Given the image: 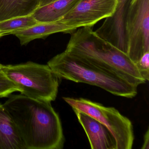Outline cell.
<instances>
[{
	"mask_svg": "<svg viewBox=\"0 0 149 149\" xmlns=\"http://www.w3.org/2000/svg\"><path fill=\"white\" fill-rule=\"evenodd\" d=\"M56 1L57 0H40L39 8L47 6Z\"/></svg>",
	"mask_w": 149,
	"mask_h": 149,
	"instance_id": "obj_18",
	"label": "cell"
},
{
	"mask_svg": "<svg viewBox=\"0 0 149 149\" xmlns=\"http://www.w3.org/2000/svg\"><path fill=\"white\" fill-rule=\"evenodd\" d=\"M16 91H18V89L15 85L4 73H0V97H8Z\"/></svg>",
	"mask_w": 149,
	"mask_h": 149,
	"instance_id": "obj_15",
	"label": "cell"
},
{
	"mask_svg": "<svg viewBox=\"0 0 149 149\" xmlns=\"http://www.w3.org/2000/svg\"><path fill=\"white\" fill-rule=\"evenodd\" d=\"M3 65L0 63V73H3L2 72V68H3Z\"/></svg>",
	"mask_w": 149,
	"mask_h": 149,
	"instance_id": "obj_19",
	"label": "cell"
},
{
	"mask_svg": "<svg viewBox=\"0 0 149 149\" xmlns=\"http://www.w3.org/2000/svg\"><path fill=\"white\" fill-rule=\"evenodd\" d=\"M72 109L93 117L104 125L116 139V149H131L134 142L133 126L130 120L116 109L107 107L84 98L63 97Z\"/></svg>",
	"mask_w": 149,
	"mask_h": 149,
	"instance_id": "obj_5",
	"label": "cell"
},
{
	"mask_svg": "<svg viewBox=\"0 0 149 149\" xmlns=\"http://www.w3.org/2000/svg\"><path fill=\"white\" fill-rule=\"evenodd\" d=\"M136 64L143 78L146 81H149V52L144 54Z\"/></svg>",
	"mask_w": 149,
	"mask_h": 149,
	"instance_id": "obj_16",
	"label": "cell"
},
{
	"mask_svg": "<svg viewBox=\"0 0 149 149\" xmlns=\"http://www.w3.org/2000/svg\"><path fill=\"white\" fill-rule=\"evenodd\" d=\"M142 149H149V130L147 129L144 136L143 144L141 147Z\"/></svg>",
	"mask_w": 149,
	"mask_h": 149,
	"instance_id": "obj_17",
	"label": "cell"
},
{
	"mask_svg": "<svg viewBox=\"0 0 149 149\" xmlns=\"http://www.w3.org/2000/svg\"><path fill=\"white\" fill-rule=\"evenodd\" d=\"M3 104L19 131L25 149H62L65 138L50 102L11 94Z\"/></svg>",
	"mask_w": 149,
	"mask_h": 149,
	"instance_id": "obj_1",
	"label": "cell"
},
{
	"mask_svg": "<svg viewBox=\"0 0 149 149\" xmlns=\"http://www.w3.org/2000/svg\"><path fill=\"white\" fill-rule=\"evenodd\" d=\"M2 72L22 95L50 102L56 99L61 79L47 64L29 61L3 65Z\"/></svg>",
	"mask_w": 149,
	"mask_h": 149,
	"instance_id": "obj_4",
	"label": "cell"
},
{
	"mask_svg": "<svg viewBox=\"0 0 149 149\" xmlns=\"http://www.w3.org/2000/svg\"><path fill=\"white\" fill-rule=\"evenodd\" d=\"M77 29L64 25L59 21L48 23H40L27 29L13 33L19 40L22 46L26 45L36 39H45L56 33H72Z\"/></svg>",
	"mask_w": 149,
	"mask_h": 149,
	"instance_id": "obj_10",
	"label": "cell"
},
{
	"mask_svg": "<svg viewBox=\"0 0 149 149\" xmlns=\"http://www.w3.org/2000/svg\"><path fill=\"white\" fill-rule=\"evenodd\" d=\"M117 0H80L59 22L77 29L91 27L99 21L112 16Z\"/></svg>",
	"mask_w": 149,
	"mask_h": 149,
	"instance_id": "obj_7",
	"label": "cell"
},
{
	"mask_svg": "<svg viewBox=\"0 0 149 149\" xmlns=\"http://www.w3.org/2000/svg\"><path fill=\"white\" fill-rule=\"evenodd\" d=\"M33 14L0 21V32L4 36L31 27L38 23Z\"/></svg>",
	"mask_w": 149,
	"mask_h": 149,
	"instance_id": "obj_14",
	"label": "cell"
},
{
	"mask_svg": "<svg viewBox=\"0 0 149 149\" xmlns=\"http://www.w3.org/2000/svg\"><path fill=\"white\" fill-rule=\"evenodd\" d=\"M132 0H117L116 8L112 16L106 18L95 33L127 54V42L125 22Z\"/></svg>",
	"mask_w": 149,
	"mask_h": 149,
	"instance_id": "obj_8",
	"label": "cell"
},
{
	"mask_svg": "<svg viewBox=\"0 0 149 149\" xmlns=\"http://www.w3.org/2000/svg\"><path fill=\"white\" fill-rule=\"evenodd\" d=\"M0 149H25L13 120L0 103Z\"/></svg>",
	"mask_w": 149,
	"mask_h": 149,
	"instance_id": "obj_11",
	"label": "cell"
},
{
	"mask_svg": "<svg viewBox=\"0 0 149 149\" xmlns=\"http://www.w3.org/2000/svg\"><path fill=\"white\" fill-rule=\"evenodd\" d=\"M79 28L71 33L65 51L111 70L137 87L146 82L126 54L98 36L91 27Z\"/></svg>",
	"mask_w": 149,
	"mask_h": 149,
	"instance_id": "obj_2",
	"label": "cell"
},
{
	"mask_svg": "<svg viewBox=\"0 0 149 149\" xmlns=\"http://www.w3.org/2000/svg\"><path fill=\"white\" fill-rule=\"evenodd\" d=\"M85 131L92 149H116V139L101 122L85 112L73 109Z\"/></svg>",
	"mask_w": 149,
	"mask_h": 149,
	"instance_id": "obj_9",
	"label": "cell"
},
{
	"mask_svg": "<svg viewBox=\"0 0 149 149\" xmlns=\"http://www.w3.org/2000/svg\"><path fill=\"white\" fill-rule=\"evenodd\" d=\"M80 0H57L49 5L39 8L33 14L40 23L55 22L69 13Z\"/></svg>",
	"mask_w": 149,
	"mask_h": 149,
	"instance_id": "obj_12",
	"label": "cell"
},
{
	"mask_svg": "<svg viewBox=\"0 0 149 149\" xmlns=\"http://www.w3.org/2000/svg\"><path fill=\"white\" fill-rule=\"evenodd\" d=\"M3 36H4L1 33V32H0V39H1V37H3Z\"/></svg>",
	"mask_w": 149,
	"mask_h": 149,
	"instance_id": "obj_20",
	"label": "cell"
},
{
	"mask_svg": "<svg viewBox=\"0 0 149 149\" xmlns=\"http://www.w3.org/2000/svg\"><path fill=\"white\" fill-rule=\"evenodd\" d=\"M40 0H0V21L33 14Z\"/></svg>",
	"mask_w": 149,
	"mask_h": 149,
	"instance_id": "obj_13",
	"label": "cell"
},
{
	"mask_svg": "<svg viewBox=\"0 0 149 149\" xmlns=\"http://www.w3.org/2000/svg\"><path fill=\"white\" fill-rule=\"evenodd\" d=\"M60 78L99 87L115 95L131 98L137 94V87L118 74L86 59L66 51L47 63Z\"/></svg>",
	"mask_w": 149,
	"mask_h": 149,
	"instance_id": "obj_3",
	"label": "cell"
},
{
	"mask_svg": "<svg viewBox=\"0 0 149 149\" xmlns=\"http://www.w3.org/2000/svg\"><path fill=\"white\" fill-rule=\"evenodd\" d=\"M127 55L136 63L149 52V0H132L125 22Z\"/></svg>",
	"mask_w": 149,
	"mask_h": 149,
	"instance_id": "obj_6",
	"label": "cell"
}]
</instances>
